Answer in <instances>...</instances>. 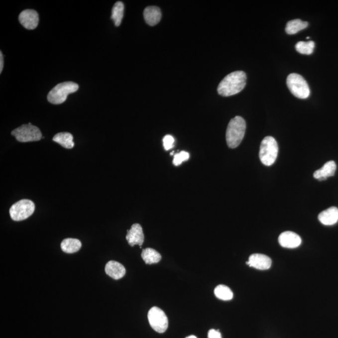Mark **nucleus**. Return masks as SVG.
Wrapping results in <instances>:
<instances>
[{"instance_id": "f257e3e1", "label": "nucleus", "mask_w": 338, "mask_h": 338, "mask_svg": "<svg viewBox=\"0 0 338 338\" xmlns=\"http://www.w3.org/2000/svg\"><path fill=\"white\" fill-rule=\"evenodd\" d=\"M246 74L242 71L230 73L224 78L218 87V94L221 96L229 97L239 93L246 85Z\"/></svg>"}, {"instance_id": "f03ea898", "label": "nucleus", "mask_w": 338, "mask_h": 338, "mask_svg": "<svg viewBox=\"0 0 338 338\" xmlns=\"http://www.w3.org/2000/svg\"><path fill=\"white\" fill-rule=\"evenodd\" d=\"M246 123L240 116L231 119L226 131V142L230 149H235L240 145L244 138Z\"/></svg>"}, {"instance_id": "7ed1b4c3", "label": "nucleus", "mask_w": 338, "mask_h": 338, "mask_svg": "<svg viewBox=\"0 0 338 338\" xmlns=\"http://www.w3.org/2000/svg\"><path fill=\"white\" fill-rule=\"evenodd\" d=\"M79 85L72 82L60 83L53 88L47 96L48 102L58 105L66 101L69 95L74 93L79 90Z\"/></svg>"}, {"instance_id": "20e7f679", "label": "nucleus", "mask_w": 338, "mask_h": 338, "mask_svg": "<svg viewBox=\"0 0 338 338\" xmlns=\"http://www.w3.org/2000/svg\"><path fill=\"white\" fill-rule=\"evenodd\" d=\"M278 151V145L275 138L271 136L265 137L260 147V160L264 165L270 166L275 162Z\"/></svg>"}, {"instance_id": "39448f33", "label": "nucleus", "mask_w": 338, "mask_h": 338, "mask_svg": "<svg viewBox=\"0 0 338 338\" xmlns=\"http://www.w3.org/2000/svg\"><path fill=\"white\" fill-rule=\"evenodd\" d=\"M289 91L298 99H305L310 96V89L305 79L298 74H291L287 78Z\"/></svg>"}, {"instance_id": "423d86ee", "label": "nucleus", "mask_w": 338, "mask_h": 338, "mask_svg": "<svg viewBox=\"0 0 338 338\" xmlns=\"http://www.w3.org/2000/svg\"><path fill=\"white\" fill-rule=\"evenodd\" d=\"M11 135L20 142H35L42 138V134L37 126L31 123L25 124L12 131Z\"/></svg>"}, {"instance_id": "0eeeda50", "label": "nucleus", "mask_w": 338, "mask_h": 338, "mask_svg": "<svg viewBox=\"0 0 338 338\" xmlns=\"http://www.w3.org/2000/svg\"><path fill=\"white\" fill-rule=\"evenodd\" d=\"M35 208V204L32 201L23 199L11 207L9 209V215L14 221L25 220L33 215Z\"/></svg>"}, {"instance_id": "6e6552de", "label": "nucleus", "mask_w": 338, "mask_h": 338, "mask_svg": "<svg viewBox=\"0 0 338 338\" xmlns=\"http://www.w3.org/2000/svg\"><path fill=\"white\" fill-rule=\"evenodd\" d=\"M148 320L150 327L155 332L163 333L167 330L169 322L165 313L161 309L153 307L148 313Z\"/></svg>"}, {"instance_id": "1a4fd4ad", "label": "nucleus", "mask_w": 338, "mask_h": 338, "mask_svg": "<svg viewBox=\"0 0 338 338\" xmlns=\"http://www.w3.org/2000/svg\"><path fill=\"white\" fill-rule=\"evenodd\" d=\"M19 21L25 28L33 30L38 25V14L33 9H25L19 14Z\"/></svg>"}, {"instance_id": "9d476101", "label": "nucleus", "mask_w": 338, "mask_h": 338, "mask_svg": "<svg viewBox=\"0 0 338 338\" xmlns=\"http://www.w3.org/2000/svg\"><path fill=\"white\" fill-rule=\"evenodd\" d=\"M126 239L131 246L138 245L141 247L144 242V235H143L142 226L139 224L133 225L130 229L127 230Z\"/></svg>"}, {"instance_id": "9b49d317", "label": "nucleus", "mask_w": 338, "mask_h": 338, "mask_svg": "<svg viewBox=\"0 0 338 338\" xmlns=\"http://www.w3.org/2000/svg\"><path fill=\"white\" fill-rule=\"evenodd\" d=\"M279 243L282 247L294 249L301 244V238L300 235L291 231H286L279 235Z\"/></svg>"}, {"instance_id": "f8f14e48", "label": "nucleus", "mask_w": 338, "mask_h": 338, "mask_svg": "<svg viewBox=\"0 0 338 338\" xmlns=\"http://www.w3.org/2000/svg\"><path fill=\"white\" fill-rule=\"evenodd\" d=\"M248 266L259 270H267L271 266L272 261L269 257L262 254H253L246 262Z\"/></svg>"}, {"instance_id": "ddd939ff", "label": "nucleus", "mask_w": 338, "mask_h": 338, "mask_svg": "<svg viewBox=\"0 0 338 338\" xmlns=\"http://www.w3.org/2000/svg\"><path fill=\"white\" fill-rule=\"evenodd\" d=\"M337 164L333 160L325 164L321 169L317 170L313 174L314 177L320 181H325L328 177L335 176Z\"/></svg>"}, {"instance_id": "4468645a", "label": "nucleus", "mask_w": 338, "mask_h": 338, "mask_svg": "<svg viewBox=\"0 0 338 338\" xmlns=\"http://www.w3.org/2000/svg\"><path fill=\"white\" fill-rule=\"evenodd\" d=\"M105 271L108 275L116 280L122 278L126 272L123 265L115 261H109L105 267Z\"/></svg>"}, {"instance_id": "2eb2a0df", "label": "nucleus", "mask_w": 338, "mask_h": 338, "mask_svg": "<svg viewBox=\"0 0 338 338\" xmlns=\"http://www.w3.org/2000/svg\"><path fill=\"white\" fill-rule=\"evenodd\" d=\"M318 220L323 225H335L338 221V209L336 207H332L323 211L318 216Z\"/></svg>"}, {"instance_id": "dca6fc26", "label": "nucleus", "mask_w": 338, "mask_h": 338, "mask_svg": "<svg viewBox=\"0 0 338 338\" xmlns=\"http://www.w3.org/2000/svg\"><path fill=\"white\" fill-rule=\"evenodd\" d=\"M146 23L150 26H155L160 22L162 18L161 11L157 6H148L143 11Z\"/></svg>"}, {"instance_id": "f3484780", "label": "nucleus", "mask_w": 338, "mask_h": 338, "mask_svg": "<svg viewBox=\"0 0 338 338\" xmlns=\"http://www.w3.org/2000/svg\"><path fill=\"white\" fill-rule=\"evenodd\" d=\"M53 140L65 149H70L74 147V137L69 132L58 133L53 137Z\"/></svg>"}, {"instance_id": "a211bd4d", "label": "nucleus", "mask_w": 338, "mask_h": 338, "mask_svg": "<svg viewBox=\"0 0 338 338\" xmlns=\"http://www.w3.org/2000/svg\"><path fill=\"white\" fill-rule=\"evenodd\" d=\"M82 247V243L79 240L68 238L61 243V248L63 252L68 254H72L79 251Z\"/></svg>"}, {"instance_id": "6ab92c4d", "label": "nucleus", "mask_w": 338, "mask_h": 338, "mask_svg": "<svg viewBox=\"0 0 338 338\" xmlns=\"http://www.w3.org/2000/svg\"><path fill=\"white\" fill-rule=\"evenodd\" d=\"M141 256L145 264H147L158 263L162 258L160 253L152 248H146L143 249Z\"/></svg>"}, {"instance_id": "aec40b11", "label": "nucleus", "mask_w": 338, "mask_h": 338, "mask_svg": "<svg viewBox=\"0 0 338 338\" xmlns=\"http://www.w3.org/2000/svg\"><path fill=\"white\" fill-rule=\"evenodd\" d=\"M308 26V23L306 21H303L300 19H293L287 23L286 31L289 35H294V34L297 33L298 31L307 28Z\"/></svg>"}, {"instance_id": "412c9836", "label": "nucleus", "mask_w": 338, "mask_h": 338, "mask_svg": "<svg viewBox=\"0 0 338 338\" xmlns=\"http://www.w3.org/2000/svg\"><path fill=\"white\" fill-rule=\"evenodd\" d=\"M124 12V4L121 1L116 2L112 10L111 18L116 26L120 25L122 21Z\"/></svg>"}, {"instance_id": "4be33fe9", "label": "nucleus", "mask_w": 338, "mask_h": 338, "mask_svg": "<svg viewBox=\"0 0 338 338\" xmlns=\"http://www.w3.org/2000/svg\"><path fill=\"white\" fill-rule=\"evenodd\" d=\"M216 297L223 301H228L233 298V293L228 287L225 285H219L215 289Z\"/></svg>"}, {"instance_id": "5701e85b", "label": "nucleus", "mask_w": 338, "mask_h": 338, "mask_svg": "<svg viewBox=\"0 0 338 338\" xmlns=\"http://www.w3.org/2000/svg\"><path fill=\"white\" fill-rule=\"evenodd\" d=\"M315 47V43L313 41H299L295 46L296 51L303 55L312 54Z\"/></svg>"}, {"instance_id": "b1692460", "label": "nucleus", "mask_w": 338, "mask_h": 338, "mask_svg": "<svg viewBox=\"0 0 338 338\" xmlns=\"http://www.w3.org/2000/svg\"><path fill=\"white\" fill-rule=\"evenodd\" d=\"M189 154L186 151H182L174 155L173 164L175 166H179L182 162L187 161L189 159Z\"/></svg>"}, {"instance_id": "393cba45", "label": "nucleus", "mask_w": 338, "mask_h": 338, "mask_svg": "<svg viewBox=\"0 0 338 338\" xmlns=\"http://www.w3.org/2000/svg\"><path fill=\"white\" fill-rule=\"evenodd\" d=\"M174 138L171 135H165L163 138V143H164V147L165 150H169L171 149L174 145Z\"/></svg>"}, {"instance_id": "a878e982", "label": "nucleus", "mask_w": 338, "mask_h": 338, "mask_svg": "<svg viewBox=\"0 0 338 338\" xmlns=\"http://www.w3.org/2000/svg\"><path fill=\"white\" fill-rule=\"evenodd\" d=\"M208 338H222V336L220 331L212 329L209 331Z\"/></svg>"}, {"instance_id": "bb28decb", "label": "nucleus", "mask_w": 338, "mask_h": 338, "mask_svg": "<svg viewBox=\"0 0 338 338\" xmlns=\"http://www.w3.org/2000/svg\"><path fill=\"white\" fill-rule=\"evenodd\" d=\"M3 53H2L1 51V52H0V73H1L2 70H3Z\"/></svg>"}, {"instance_id": "cd10ccee", "label": "nucleus", "mask_w": 338, "mask_h": 338, "mask_svg": "<svg viewBox=\"0 0 338 338\" xmlns=\"http://www.w3.org/2000/svg\"><path fill=\"white\" fill-rule=\"evenodd\" d=\"M197 338V337H196V336L191 335V336H189V337H187V338Z\"/></svg>"}]
</instances>
